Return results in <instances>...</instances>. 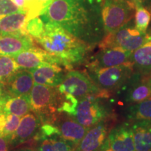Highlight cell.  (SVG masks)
<instances>
[{"mask_svg": "<svg viewBox=\"0 0 151 151\" xmlns=\"http://www.w3.org/2000/svg\"><path fill=\"white\" fill-rule=\"evenodd\" d=\"M101 0H54L40 16L53 22L90 46L105 36L101 18Z\"/></svg>", "mask_w": 151, "mask_h": 151, "instance_id": "1", "label": "cell"}, {"mask_svg": "<svg viewBox=\"0 0 151 151\" xmlns=\"http://www.w3.org/2000/svg\"><path fill=\"white\" fill-rule=\"evenodd\" d=\"M44 24V32L35 41L55 58L59 65L71 69L84 61L91 46L57 23L47 21Z\"/></svg>", "mask_w": 151, "mask_h": 151, "instance_id": "2", "label": "cell"}, {"mask_svg": "<svg viewBox=\"0 0 151 151\" xmlns=\"http://www.w3.org/2000/svg\"><path fill=\"white\" fill-rule=\"evenodd\" d=\"M55 88L35 83L29 93L31 111H34L41 123L52 122L58 116L56 113L60 105L61 94Z\"/></svg>", "mask_w": 151, "mask_h": 151, "instance_id": "3", "label": "cell"}, {"mask_svg": "<svg viewBox=\"0 0 151 151\" xmlns=\"http://www.w3.org/2000/svg\"><path fill=\"white\" fill-rule=\"evenodd\" d=\"M57 89L62 95H69L77 99L89 95H98L104 98L110 97L109 92L99 88L88 74L76 70L65 73Z\"/></svg>", "mask_w": 151, "mask_h": 151, "instance_id": "4", "label": "cell"}, {"mask_svg": "<svg viewBox=\"0 0 151 151\" xmlns=\"http://www.w3.org/2000/svg\"><path fill=\"white\" fill-rule=\"evenodd\" d=\"M132 20L116 31L106 34L99 43V48L119 47L133 52L146 42L150 35L138 30L135 24H131Z\"/></svg>", "mask_w": 151, "mask_h": 151, "instance_id": "5", "label": "cell"}, {"mask_svg": "<svg viewBox=\"0 0 151 151\" xmlns=\"http://www.w3.org/2000/svg\"><path fill=\"white\" fill-rule=\"evenodd\" d=\"M88 74L99 88L106 91L121 88L134 72L131 62L116 67L106 68H88Z\"/></svg>", "mask_w": 151, "mask_h": 151, "instance_id": "6", "label": "cell"}, {"mask_svg": "<svg viewBox=\"0 0 151 151\" xmlns=\"http://www.w3.org/2000/svg\"><path fill=\"white\" fill-rule=\"evenodd\" d=\"M103 98L98 95H89L78 99L69 116L87 128L106 120L110 113L101 100Z\"/></svg>", "mask_w": 151, "mask_h": 151, "instance_id": "7", "label": "cell"}, {"mask_svg": "<svg viewBox=\"0 0 151 151\" xmlns=\"http://www.w3.org/2000/svg\"><path fill=\"white\" fill-rule=\"evenodd\" d=\"M135 10L125 0H103L101 14L105 35L128 23L134 16Z\"/></svg>", "mask_w": 151, "mask_h": 151, "instance_id": "8", "label": "cell"}, {"mask_svg": "<svg viewBox=\"0 0 151 151\" xmlns=\"http://www.w3.org/2000/svg\"><path fill=\"white\" fill-rule=\"evenodd\" d=\"M151 74L134 71L124 87V100L129 104H134L151 98Z\"/></svg>", "mask_w": 151, "mask_h": 151, "instance_id": "9", "label": "cell"}, {"mask_svg": "<svg viewBox=\"0 0 151 151\" xmlns=\"http://www.w3.org/2000/svg\"><path fill=\"white\" fill-rule=\"evenodd\" d=\"M132 52L119 47L100 49L88 63V68H106L116 67L130 62Z\"/></svg>", "mask_w": 151, "mask_h": 151, "instance_id": "10", "label": "cell"}, {"mask_svg": "<svg viewBox=\"0 0 151 151\" xmlns=\"http://www.w3.org/2000/svg\"><path fill=\"white\" fill-rule=\"evenodd\" d=\"M20 69L31 70L47 64L58 65L55 58L46 50L33 47L13 57Z\"/></svg>", "mask_w": 151, "mask_h": 151, "instance_id": "11", "label": "cell"}, {"mask_svg": "<svg viewBox=\"0 0 151 151\" xmlns=\"http://www.w3.org/2000/svg\"><path fill=\"white\" fill-rule=\"evenodd\" d=\"M41 124V120L35 114L27 113L22 117L18 129L8 137L10 146L16 147L33 139L39 132Z\"/></svg>", "mask_w": 151, "mask_h": 151, "instance_id": "12", "label": "cell"}, {"mask_svg": "<svg viewBox=\"0 0 151 151\" xmlns=\"http://www.w3.org/2000/svg\"><path fill=\"white\" fill-rule=\"evenodd\" d=\"M106 120L90 127L73 151H97L106 140L109 134Z\"/></svg>", "mask_w": 151, "mask_h": 151, "instance_id": "13", "label": "cell"}, {"mask_svg": "<svg viewBox=\"0 0 151 151\" xmlns=\"http://www.w3.org/2000/svg\"><path fill=\"white\" fill-rule=\"evenodd\" d=\"M58 127L60 137L76 146L83 138L89 128L84 127L70 116H57L52 122Z\"/></svg>", "mask_w": 151, "mask_h": 151, "instance_id": "14", "label": "cell"}, {"mask_svg": "<svg viewBox=\"0 0 151 151\" xmlns=\"http://www.w3.org/2000/svg\"><path fill=\"white\" fill-rule=\"evenodd\" d=\"M33 38L28 35H0V55L14 57L33 47Z\"/></svg>", "mask_w": 151, "mask_h": 151, "instance_id": "15", "label": "cell"}, {"mask_svg": "<svg viewBox=\"0 0 151 151\" xmlns=\"http://www.w3.org/2000/svg\"><path fill=\"white\" fill-rule=\"evenodd\" d=\"M34 79L28 70H19L4 83L6 94L11 97L29 95L34 86Z\"/></svg>", "mask_w": 151, "mask_h": 151, "instance_id": "16", "label": "cell"}, {"mask_svg": "<svg viewBox=\"0 0 151 151\" xmlns=\"http://www.w3.org/2000/svg\"><path fill=\"white\" fill-rule=\"evenodd\" d=\"M29 71L32 75L35 83L51 88H57L65 76L61 66L55 64L41 65Z\"/></svg>", "mask_w": 151, "mask_h": 151, "instance_id": "17", "label": "cell"}, {"mask_svg": "<svg viewBox=\"0 0 151 151\" xmlns=\"http://www.w3.org/2000/svg\"><path fill=\"white\" fill-rule=\"evenodd\" d=\"M113 151H135L133 133L129 124H122L113 128L107 137Z\"/></svg>", "mask_w": 151, "mask_h": 151, "instance_id": "18", "label": "cell"}, {"mask_svg": "<svg viewBox=\"0 0 151 151\" xmlns=\"http://www.w3.org/2000/svg\"><path fill=\"white\" fill-rule=\"evenodd\" d=\"M135 151L151 150V122L146 120L133 122L131 126Z\"/></svg>", "mask_w": 151, "mask_h": 151, "instance_id": "19", "label": "cell"}, {"mask_svg": "<svg viewBox=\"0 0 151 151\" xmlns=\"http://www.w3.org/2000/svg\"><path fill=\"white\" fill-rule=\"evenodd\" d=\"M27 21V14L23 12L0 16V35H27L25 30Z\"/></svg>", "mask_w": 151, "mask_h": 151, "instance_id": "20", "label": "cell"}, {"mask_svg": "<svg viewBox=\"0 0 151 151\" xmlns=\"http://www.w3.org/2000/svg\"><path fill=\"white\" fill-rule=\"evenodd\" d=\"M130 61L134 71L151 74V35L146 42L132 52Z\"/></svg>", "mask_w": 151, "mask_h": 151, "instance_id": "21", "label": "cell"}, {"mask_svg": "<svg viewBox=\"0 0 151 151\" xmlns=\"http://www.w3.org/2000/svg\"><path fill=\"white\" fill-rule=\"evenodd\" d=\"M3 111L5 115L14 114L23 117L31 111L29 95L11 97L6 94L1 99Z\"/></svg>", "mask_w": 151, "mask_h": 151, "instance_id": "22", "label": "cell"}, {"mask_svg": "<svg viewBox=\"0 0 151 151\" xmlns=\"http://www.w3.org/2000/svg\"><path fill=\"white\" fill-rule=\"evenodd\" d=\"M34 140L37 143V151H73L76 148L75 145L62 139L60 134L36 136Z\"/></svg>", "mask_w": 151, "mask_h": 151, "instance_id": "23", "label": "cell"}, {"mask_svg": "<svg viewBox=\"0 0 151 151\" xmlns=\"http://www.w3.org/2000/svg\"><path fill=\"white\" fill-rule=\"evenodd\" d=\"M126 113L128 120L133 122L140 120L151 122V98L132 104L128 107Z\"/></svg>", "mask_w": 151, "mask_h": 151, "instance_id": "24", "label": "cell"}, {"mask_svg": "<svg viewBox=\"0 0 151 151\" xmlns=\"http://www.w3.org/2000/svg\"><path fill=\"white\" fill-rule=\"evenodd\" d=\"M19 70L20 67L13 57L0 55V83L4 84Z\"/></svg>", "mask_w": 151, "mask_h": 151, "instance_id": "25", "label": "cell"}, {"mask_svg": "<svg viewBox=\"0 0 151 151\" xmlns=\"http://www.w3.org/2000/svg\"><path fill=\"white\" fill-rule=\"evenodd\" d=\"M151 20V14L148 9L143 6L136 8L134 14L135 27L142 32H146Z\"/></svg>", "mask_w": 151, "mask_h": 151, "instance_id": "26", "label": "cell"}, {"mask_svg": "<svg viewBox=\"0 0 151 151\" xmlns=\"http://www.w3.org/2000/svg\"><path fill=\"white\" fill-rule=\"evenodd\" d=\"M45 24L40 17L28 20L25 24L26 32L35 40L39 39L44 32Z\"/></svg>", "mask_w": 151, "mask_h": 151, "instance_id": "27", "label": "cell"}, {"mask_svg": "<svg viewBox=\"0 0 151 151\" xmlns=\"http://www.w3.org/2000/svg\"><path fill=\"white\" fill-rule=\"evenodd\" d=\"M20 122V118L19 116L14 114L6 115V120L0 136L9 137L13 134L18 129Z\"/></svg>", "mask_w": 151, "mask_h": 151, "instance_id": "28", "label": "cell"}, {"mask_svg": "<svg viewBox=\"0 0 151 151\" xmlns=\"http://www.w3.org/2000/svg\"><path fill=\"white\" fill-rule=\"evenodd\" d=\"M19 12L23 11L20 10L12 0H0V16H4Z\"/></svg>", "mask_w": 151, "mask_h": 151, "instance_id": "29", "label": "cell"}, {"mask_svg": "<svg viewBox=\"0 0 151 151\" xmlns=\"http://www.w3.org/2000/svg\"><path fill=\"white\" fill-rule=\"evenodd\" d=\"M130 4L137 8L139 6H143L146 8L151 7V0H125Z\"/></svg>", "mask_w": 151, "mask_h": 151, "instance_id": "30", "label": "cell"}, {"mask_svg": "<svg viewBox=\"0 0 151 151\" xmlns=\"http://www.w3.org/2000/svg\"><path fill=\"white\" fill-rule=\"evenodd\" d=\"M10 143L8 137L0 136V151H9Z\"/></svg>", "mask_w": 151, "mask_h": 151, "instance_id": "31", "label": "cell"}, {"mask_svg": "<svg viewBox=\"0 0 151 151\" xmlns=\"http://www.w3.org/2000/svg\"><path fill=\"white\" fill-rule=\"evenodd\" d=\"M20 10L27 14V4L25 0H12Z\"/></svg>", "mask_w": 151, "mask_h": 151, "instance_id": "32", "label": "cell"}, {"mask_svg": "<svg viewBox=\"0 0 151 151\" xmlns=\"http://www.w3.org/2000/svg\"><path fill=\"white\" fill-rule=\"evenodd\" d=\"M37 1H38L39 4L41 6V7L43 9L42 13H41V14H42L46 10L47 8H48L49 6L51 4L52 2H53L54 0H37Z\"/></svg>", "mask_w": 151, "mask_h": 151, "instance_id": "33", "label": "cell"}, {"mask_svg": "<svg viewBox=\"0 0 151 151\" xmlns=\"http://www.w3.org/2000/svg\"><path fill=\"white\" fill-rule=\"evenodd\" d=\"M97 151H113L112 149L111 148V147L109 146V144L108 141H107V139H106V140L105 142L104 143V144L102 145V146H101V148H100L99 150Z\"/></svg>", "mask_w": 151, "mask_h": 151, "instance_id": "34", "label": "cell"}, {"mask_svg": "<svg viewBox=\"0 0 151 151\" xmlns=\"http://www.w3.org/2000/svg\"><path fill=\"white\" fill-rule=\"evenodd\" d=\"M5 94H6V92L4 90V86L3 83H0V99L4 97Z\"/></svg>", "mask_w": 151, "mask_h": 151, "instance_id": "35", "label": "cell"}, {"mask_svg": "<svg viewBox=\"0 0 151 151\" xmlns=\"http://www.w3.org/2000/svg\"><path fill=\"white\" fill-rule=\"evenodd\" d=\"M15 151H37V150L32 148H28V147H25V148H20L16 150Z\"/></svg>", "mask_w": 151, "mask_h": 151, "instance_id": "36", "label": "cell"}, {"mask_svg": "<svg viewBox=\"0 0 151 151\" xmlns=\"http://www.w3.org/2000/svg\"><path fill=\"white\" fill-rule=\"evenodd\" d=\"M1 99H2V98L0 99V116H1V115H4V113L3 109H2V104H1Z\"/></svg>", "mask_w": 151, "mask_h": 151, "instance_id": "37", "label": "cell"}, {"mask_svg": "<svg viewBox=\"0 0 151 151\" xmlns=\"http://www.w3.org/2000/svg\"><path fill=\"white\" fill-rule=\"evenodd\" d=\"M150 81H151V78H150Z\"/></svg>", "mask_w": 151, "mask_h": 151, "instance_id": "38", "label": "cell"}, {"mask_svg": "<svg viewBox=\"0 0 151 151\" xmlns=\"http://www.w3.org/2000/svg\"><path fill=\"white\" fill-rule=\"evenodd\" d=\"M150 151H151V150H150Z\"/></svg>", "mask_w": 151, "mask_h": 151, "instance_id": "39", "label": "cell"}]
</instances>
